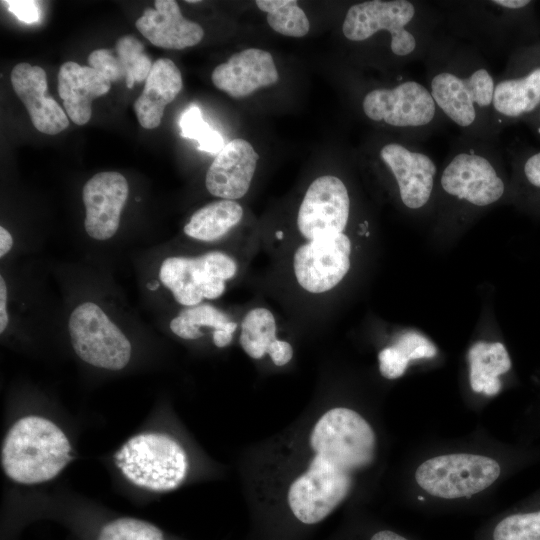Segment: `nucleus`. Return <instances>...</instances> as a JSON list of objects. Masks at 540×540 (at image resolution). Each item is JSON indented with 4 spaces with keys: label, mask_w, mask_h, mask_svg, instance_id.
Listing matches in <instances>:
<instances>
[{
    "label": "nucleus",
    "mask_w": 540,
    "mask_h": 540,
    "mask_svg": "<svg viewBox=\"0 0 540 540\" xmlns=\"http://www.w3.org/2000/svg\"><path fill=\"white\" fill-rule=\"evenodd\" d=\"M376 435L369 422L347 407L326 410L307 437L302 463L288 482L285 499L304 525L325 520L348 497L354 475L376 456Z\"/></svg>",
    "instance_id": "1"
},
{
    "label": "nucleus",
    "mask_w": 540,
    "mask_h": 540,
    "mask_svg": "<svg viewBox=\"0 0 540 540\" xmlns=\"http://www.w3.org/2000/svg\"><path fill=\"white\" fill-rule=\"evenodd\" d=\"M427 87L442 116L466 136L492 139L499 128L492 109L495 78L476 56L436 61Z\"/></svg>",
    "instance_id": "2"
},
{
    "label": "nucleus",
    "mask_w": 540,
    "mask_h": 540,
    "mask_svg": "<svg viewBox=\"0 0 540 540\" xmlns=\"http://www.w3.org/2000/svg\"><path fill=\"white\" fill-rule=\"evenodd\" d=\"M72 458V446L62 429L37 415L18 419L9 428L1 447L5 475L23 485L52 480Z\"/></svg>",
    "instance_id": "3"
},
{
    "label": "nucleus",
    "mask_w": 540,
    "mask_h": 540,
    "mask_svg": "<svg viewBox=\"0 0 540 540\" xmlns=\"http://www.w3.org/2000/svg\"><path fill=\"white\" fill-rule=\"evenodd\" d=\"M422 5L409 0H371L352 5L342 24L350 41L363 42L386 31L394 41L395 56L417 57L428 48V20Z\"/></svg>",
    "instance_id": "4"
},
{
    "label": "nucleus",
    "mask_w": 540,
    "mask_h": 540,
    "mask_svg": "<svg viewBox=\"0 0 540 540\" xmlns=\"http://www.w3.org/2000/svg\"><path fill=\"white\" fill-rule=\"evenodd\" d=\"M499 157L491 139L466 136L447 156L440 173L441 189L476 207L496 203L505 193V182L498 170Z\"/></svg>",
    "instance_id": "5"
},
{
    "label": "nucleus",
    "mask_w": 540,
    "mask_h": 540,
    "mask_svg": "<svg viewBox=\"0 0 540 540\" xmlns=\"http://www.w3.org/2000/svg\"><path fill=\"white\" fill-rule=\"evenodd\" d=\"M114 461L130 483L157 493L178 488L189 470L183 446L162 432H143L132 436L117 450Z\"/></svg>",
    "instance_id": "6"
},
{
    "label": "nucleus",
    "mask_w": 540,
    "mask_h": 540,
    "mask_svg": "<svg viewBox=\"0 0 540 540\" xmlns=\"http://www.w3.org/2000/svg\"><path fill=\"white\" fill-rule=\"evenodd\" d=\"M540 108V40L518 46L495 80L492 109L499 128L525 121Z\"/></svg>",
    "instance_id": "7"
},
{
    "label": "nucleus",
    "mask_w": 540,
    "mask_h": 540,
    "mask_svg": "<svg viewBox=\"0 0 540 540\" xmlns=\"http://www.w3.org/2000/svg\"><path fill=\"white\" fill-rule=\"evenodd\" d=\"M237 268L229 255L213 251L196 257H168L161 264L159 278L179 304L191 307L204 298L220 297Z\"/></svg>",
    "instance_id": "8"
},
{
    "label": "nucleus",
    "mask_w": 540,
    "mask_h": 540,
    "mask_svg": "<svg viewBox=\"0 0 540 540\" xmlns=\"http://www.w3.org/2000/svg\"><path fill=\"white\" fill-rule=\"evenodd\" d=\"M362 109L371 121L413 132L414 136L430 131L442 116L428 87L416 80L370 90L362 100Z\"/></svg>",
    "instance_id": "9"
},
{
    "label": "nucleus",
    "mask_w": 540,
    "mask_h": 540,
    "mask_svg": "<svg viewBox=\"0 0 540 540\" xmlns=\"http://www.w3.org/2000/svg\"><path fill=\"white\" fill-rule=\"evenodd\" d=\"M75 353L84 362L98 368L123 369L131 357V344L122 331L95 303L77 306L68 322Z\"/></svg>",
    "instance_id": "10"
},
{
    "label": "nucleus",
    "mask_w": 540,
    "mask_h": 540,
    "mask_svg": "<svg viewBox=\"0 0 540 540\" xmlns=\"http://www.w3.org/2000/svg\"><path fill=\"white\" fill-rule=\"evenodd\" d=\"M501 472L497 461L476 454H448L423 462L415 472L418 485L429 494L454 499L489 487Z\"/></svg>",
    "instance_id": "11"
},
{
    "label": "nucleus",
    "mask_w": 540,
    "mask_h": 540,
    "mask_svg": "<svg viewBox=\"0 0 540 540\" xmlns=\"http://www.w3.org/2000/svg\"><path fill=\"white\" fill-rule=\"evenodd\" d=\"M351 241L344 233L308 240L294 253L298 284L307 292L324 293L334 288L350 269Z\"/></svg>",
    "instance_id": "12"
},
{
    "label": "nucleus",
    "mask_w": 540,
    "mask_h": 540,
    "mask_svg": "<svg viewBox=\"0 0 540 540\" xmlns=\"http://www.w3.org/2000/svg\"><path fill=\"white\" fill-rule=\"evenodd\" d=\"M350 212V198L344 182L333 175L315 179L299 207L297 226L308 240L343 233Z\"/></svg>",
    "instance_id": "13"
},
{
    "label": "nucleus",
    "mask_w": 540,
    "mask_h": 540,
    "mask_svg": "<svg viewBox=\"0 0 540 540\" xmlns=\"http://www.w3.org/2000/svg\"><path fill=\"white\" fill-rule=\"evenodd\" d=\"M379 158L392 174L405 207L417 210L429 202L438 168L428 153L415 144L391 141L380 148Z\"/></svg>",
    "instance_id": "14"
},
{
    "label": "nucleus",
    "mask_w": 540,
    "mask_h": 540,
    "mask_svg": "<svg viewBox=\"0 0 540 540\" xmlns=\"http://www.w3.org/2000/svg\"><path fill=\"white\" fill-rule=\"evenodd\" d=\"M128 192L126 178L114 171L97 173L86 182L82 190L84 226L91 238L107 240L116 233Z\"/></svg>",
    "instance_id": "15"
},
{
    "label": "nucleus",
    "mask_w": 540,
    "mask_h": 540,
    "mask_svg": "<svg viewBox=\"0 0 540 540\" xmlns=\"http://www.w3.org/2000/svg\"><path fill=\"white\" fill-rule=\"evenodd\" d=\"M213 84L233 98H244L256 90L278 82L279 73L272 55L250 48L231 55L212 72Z\"/></svg>",
    "instance_id": "16"
},
{
    "label": "nucleus",
    "mask_w": 540,
    "mask_h": 540,
    "mask_svg": "<svg viewBox=\"0 0 540 540\" xmlns=\"http://www.w3.org/2000/svg\"><path fill=\"white\" fill-rule=\"evenodd\" d=\"M258 159V153L248 141L231 140L217 154L206 173L207 190L226 200L243 197L250 188Z\"/></svg>",
    "instance_id": "17"
},
{
    "label": "nucleus",
    "mask_w": 540,
    "mask_h": 540,
    "mask_svg": "<svg viewBox=\"0 0 540 540\" xmlns=\"http://www.w3.org/2000/svg\"><path fill=\"white\" fill-rule=\"evenodd\" d=\"M11 83L39 132L55 135L69 126L66 112L56 100L47 95V79L43 68L26 62L19 63L11 71Z\"/></svg>",
    "instance_id": "18"
},
{
    "label": "nucleus",
    "mask_w": 540,
    "mask_h": 540,
    "mask_svg": "<svg viewBox=\"0 0 540 540\" xmlns=\"http://www.w3.org/2000/svg\"><path fill=\"white\" fill-rule=\"evenodd\" d=\"M155 8H146L137 19L136 28L153 45L165 49L181 50L198 44L203 28L183 17L174 0H157Z\"/></svg>",
    "instance_id": "19"
},
{
    "label": "nucleus",
    "mask_w": 540,
    "mask_h": 540,
    "mask_svg": "<svg viewBox=\"0 0 540 540\" xmlns=\"http://www.w3.org/2000/svg\"><path fill=\"white\" fill-rule=\"evenodd\" d=\"M111 82L90 66L63 63L58 73V93L68 117L77 125L86 124L92 114V101L109 92Z\"/></svg>",
    "instance_id": "20"
},
{
    "label": "nucleus",
    "mask_w": 540,
    "mask_h": 540,
    "mask_svg": "<svg viewBox=\"0 0 540 540\" xmlns=\"http://www.w3.org/2000/svg\"><path fill=\"white\" fill-rule=\"evenodd\" d=\"M182 86L181 72L176 64L168 58L157 59L143 92L133 104L139 124L145 129L158 127L165 107L175 99Z\"/></svg>",
    "instance_id": "21"
},
{
    "label": "nucleus",
    "mask_w": 540,
    "mask_h": 540,
    "mask_svg": "<svg viewBox=\"0 0 540 540\" xmlns=\"http://www.w3.org/2000/svg\"><path fill=\"white\" fill-rule=\"evenodd\" d=\"M470 384L474 392L496 395L501 389L499 375L511 368V360L500 342H477L468 352Z\"/></svg>",
    "instance_id": "22"
},
{
    "label": "nucleus",
    "mask_w": 540,
    "mask_h": 540,
    "mask_svg": "<svg viewBox=\"0 0 540 540\" xmlns=\"http://www.w3.org/2000/svg\"><path fill=\"white\" fill-rule=\"evenodd\" d=\"M243 217V208L233 200L222 199L198 209L184 226V233L200 241H214L229 232Z\"/></svg>",
    "instance_id": "23"
},
{
    "label": "nucleus",
    "mask_w": 540,
    "mask_h": 540,
    "mask_svg": "<svg viewBox=\"0 0 540 540\" xmlns=\"http://www.w3.org/2000/svg\"><path fill=\"white\" fill-rule=\"evenodd\" d=\"M436 354L437 348L424 335L407 331L399 335L393 345L379 352V370L383 377L396 379L405 373L410 361L433 358Z\"/></svg>",
    "instance_id": "24"
},
{
    "label": "nucleus",
    "mask_w": 540,
    "mask_h": 540,
    "mask_svg": "<svg viewBox=\"0 0 540 540\" xmlns=\"http://www.w3.org/2000/svg\"><path fill=\"white\" fill-rule=\"evenodd\" d=\"M276 333L277 325L272 312L266 308H254L242 320L240 345L249 357L261 359L278 339Z\"/></svg>",
    "instance_id": "25"
},
{
    "label": "nucleus",
    "mask_w": 540,
    "mask_h": 540,
    "mask_svg": "<svg viewBox=\"0 0 540 540\" xmlns=\"http://www.w3.org/2000/svg\"><path fill=\"white\" fill-rule=\"evenodd\" d=\"M235 322L210 304H198L182 310L170 322L171 331L186 340H195L203 336L200 327L206 326L214 330L226 329Z\"/></svg>",
    "instance_id": "26"
},
{
    "label": "nucleus",
    "mask_w": 540,
    "mask_h": 540,
    "mask_svg": "<svg viewBox=\"0 0 540 540\" xmlns=\"http://www.w3.org/2000/svg\"><path fill=\"white\" fill-rule=\"evenodd\" d=\"M257 7L267 13V22L276 32L289 37H303L310 28L305 12L295 0H257Z\"/></svg>",
    "instance_id": "27"
},
{
    "label": "nucleus",
    "mask_w": 540,
    "mask_h": 540,
    "mask_svg": "<svg viewBox=\"0 0 540 540\" xmlns=\"http://www.w3.org/2000/svg\"><path fill=\"white\" fill-rule=\"evenodd\" d=\"M95 540H168L155 524L136 517H117L103 523Z\"/></svg>",
    "instance_id": "28"
},
{
    "label": "nucleus",
    "mask_w": 540,
    "mask_h": 540,
    "mask_svg": "<svg viewBox=\"0 0 540 540\" xmlns=\"http://www.w3.org/2000/svg\"><path fill=\"white\" fill-rule=\"evenodd\" d=\"M113 50L125 73L128 88H132L135 82L147 79L153 64L145 53L143 44L136 37H120Z\"/></svg>",
    "instance_id": "29"
},
{
    "label": "nucleus",
    "mask_w": 540,
    "mask_h": 540,
    "mask_svg": "<svg viewBox=\"0 0 540 540\" xmlns=\"http://www.w3.org/2000/svg\"><path fill=\"white\" fill-rule=\"evenodd\" d=\"M180 135L198 142L201 151L218 154L225 146L222 135L204 121L198 106L185 110L179 120Z\"/></svg>",
    "instance_id": "30"
},
{
    "label": "nucleus",
    "mask_w": 540,
    "mask_h": 540,
    "mask_svg": "<svg viewBox=\"0 0 540 540\" xmlns=\"http://www.w3.org/2000/svg\"><path fill=\"white\" fill-rule=\"evenodd\" d=\"M494 540H540V511L516 513L495 527Z\"/></svg>",
    "instance_id": "31"
},
{
    "label": "nucleus",
    "mask_w": 540,
    "mask_h": 540,
    "mask_svg": "<svg viewBox=\"0 0 540 540\" xmlns=\"http://www.w3.org/2000/svg\"><path fill=\"white\" fill-rule=\"evenodd\" d=\"M513 157L518 176L527 187L540 192V149H525Z\"/></svg>",
    "instance_id": "32"
},
{
    "label": "nucleus",
    "mask_w": 540,
    "mask_h": 540,
    "mask_svg": "<svg viewBox=\"0 0 540 540\" xmlns=\"http://www.w3.org/2000/svg\"><path fill=\"white\" fill-rule=\"evenodd\" d=\"M90 67L103 74L110 82L125 80L123 68L113 49H97L88 56Z\"/></svg>",
    "instance_id": "33"
},
{
    "label": "nucleus",
    "mask_w": 540,
    "mask_h": 540,
    "mask_svg": "<svg viewBox=\"0 0 540 540\" xmlns=\"http://www.w3.org/2000/svg\"><path fill=\"white\" fill-rule=\"evenodd\" d=\"M19 20L25 23H33L39 19V10L36 1L33 0H8L2 1Z\"/></svg>",
    "instance_id": "34"
},
{
    "label": "nucleus",
    "mask_w": 540,
    "mask_h": 540,
    "mask_svg": "<svg viewBox=\"0 0 540 540\" xmlns=\"http://www.w3.org/2000/svg\"><path fill=\"white\" fill-rule=\"evenodd\" d=\"M268 355L274 365L279 367L285 366L291 361L293 357V348L289 342L281 339H276L275 342L271 345Z\"/></svg>",
    "instance_id": "35"
},
{
    "label": "nucleus",
    "mask_w": 540,
    "mask_h": 540,
    "mask_svg": "<svg viewBox=\"0 0 540 540\" xmlns=\"http://www.w3.org/2000/svg\"><path fill=\"white\" fill-rule=\"evenodd\" d=\"M237 328V324L234 323L232 326L226 329L214 330L212 339L213 343L218 348H223L228 346L233 338L234 331Z\"/></svg>",
    "instance_id": "36"
},
{
    "label": "nucleus",
    "mask_w": 540,
    "mask_h": 540,
    "mask_svg": "<svg viewBox=\"0 0 540 540\" xmlns=\"http://www.w3.org/2000/svg\"><path fill=\"white\" fill-rule=\"evenodd\" d=\"M7 288L4 278L0 277V332L3 333L8 324V314L6 311Z\"/></svg>",
    "instance_id": "37"
},
{
    "label": "nucleus",
    "mask_w": 540,
    "mask_h": 540,
    "mask_svg": "<svg viewBox=\"0 0 540 540\" xmlns=\"http://www.w3.org/2000/svg\"><path fill=\"white\" fill-rule=\"evenodd\" d=\"M13 245L11 234L4 228L0 227V257L5 256Z\"/></svg>",
    "instance_id": "38"
},
{
    "label": "nucleus",
    "mask_w": 540,
    "mask_h": 540,
    "mask_svg": "<svg viewBox=\"0 0 540 540\" xmlns=\"http://www.w3.org/2000/svg\"><path fill=\"white\" fill-rule=\"evenodd\" d=\"M370 540H408L407 538L389 530H382L375 533Z\"/></svg>",
    "instance_id": "39"
},
{
    "label": "nucleus",
    "mask_w": 540,
    "mask_h": 540,
    "mask_svg": "<svg viewBox=\"0 0 540 540\" xmlns=\"http://www.w3.org/2000/svg\"><path fill=\"white\" fill-rule=\"evenodd\" d=\"M524 122H526L529 127L535 132V134L540 138V108Z\"/></svg>",
    "instance_id": "40"
},
{
    "label": "nucleus",
    "mask_w": 540,
    "mask_h": 540,
    "mask_svg": "<svg viewBox=\"0 0 540 540\" xmlns=\"http://www.w3.org/2000/svg\"><path fill=\"white\" fill-rule=\"evenodd\" d=\"M186 2H188V3H197V2H199V1H198V0H188V1H186Z\"/></svg>",
    "instance_id": "41"
},
{
    "label": "nucleus",
    "mask_w": 540,
    "mask_h": 540,
    "mask_svg": "<svg viewBox=\"0 0 540 540\" xmlns=\"http://www.w3.org/2000/svg\"><path fill=\"white\" fill-rule=\"evenodd\" d=\"M276 235L278 236V238H279V239H281V238H282V232H281V231H280V232H278V233H276Z\"/></svg>",
    "instance_id": "42"
}]
</instances>
